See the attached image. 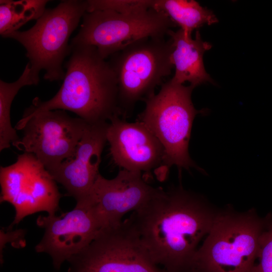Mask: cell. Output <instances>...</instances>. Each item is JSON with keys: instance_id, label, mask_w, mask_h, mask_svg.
I'll list each match as a JSON object with an SVG mask.
<instances>
[{"instance_id": "cell-1", "label": "cell", "mask_w": 272, "mask_h": 272, "mask_svg": "<svg viewBox=\"0 0 272 272\" xmlns=\"http://www.w3.org/2000/svg\"><path fill=\"white\" fill-rule=\"evenodd\" d=\"M218 211L179 185L162 188L129 219L155 264L167 272H190L197 247Z\"/></svg>"}, {"instance_id": "cell-2", "label": "cell", "mask_w": 272, "mask_h": 272, "mask_svg": "<svg viewBox=\"0 0 272 272\" xmlns=\"http://www.w3.org/2000/svg\"><path fill=\"white\" fill-rule=\"evenodd\" d=\"M62 84L49 100L38 98L25 111L15 128L22 130L33 116L46 111L68 110L88 124L109 121L122 115L115 74L108 60L93 46H71Z\"/></svg>"}, {"instance_id": "cell-3", "label": "cell", "mask_w": 272, "mask_h": 272, "mask_svg": "<svg viewBox=\"0 0 272 272\" xmlns=\"http://www.w3.org/2000/svg\"><path fill=\"white\" fill-rule=\"evenodd\" d=\"M271 223V214L262 217L254 209L219 210L190 272H253L263 236Z\"/></svg>"}, {"instance_id": "cell-4", "label": "cell", "mask_w": 272, "mask_h": 272, "mask_svg": "<svg viewBox=\"0 0 272 272\" xmlns=\"http://www.w3.org/2000/svg\"><path fill=\"white\" fill-rule=\"evenodd\" d=\"M194 87L184 86L172 79L161 85L160 91L145 101L146 106L139 115L157 137L165 150L159 177H166L170 168L199 169L190 158L188 145L195 116L201 111L194 108L191 93Z\"/></svg>"}, {"instance_id": "cell-5", "label": "cell", "mask_w": 272, "mask_h": 272, "mask_svg": "<svg viewBox=\"0 0 272 272\" xmlns=\"http://www.w3.org/2000/svg\"><path fill=\"white\" fill-rule=\"evenodd\" d=\"M87 9V1H62L54 8L46 9L29 30L14 31L4 38L13 39L25 47L34 75L39 76L44 70L46 80H63L62 63L71 52L70 37Z\"/></svg>"}, {"instance_id": "cell-6", "label": "cell", "mask_w": 272, "mask_h": 272, "mask_svg": "<svg viewBox=\"0 0 272 272\" xmlns=\"http://www.w3.org/2000/svg\"><path fill=\"white\" fill-rule=\"evenodd\" d=\"M172 39L150 37L139 40L109 57L117 78L119 107L126 115L139 101L155 94L171 74Z\"/></svg>"}, {"instance_id": "cell-7", "label": "cell", "mask_w": 272, "mask_h": 272, "mask_svg": "<svg viewBox=\"0 0 272 272\" xmlns=\"http://www.w3.org/2000/svg\"><path fill=\"white\" fill-rule=\"evenodd\" d=\"M176 25L164 13L154 9L138 14L108 11L86 12L71 46L96 47L105 59L132 43L150 37H165Z\"/></svg>"}, {"instance_id": "cell-8", "label": "cell", "mask_w": 272, "mask_h": 272, "mask_svg": "<svg viewBox=\"0 0 272 272\" xmlns=\"http://www.w3.org/2000/svg\"><path fill=\"white\" fill-rule=\"evenodd\" d=\"M69 262V272H167L153 261L129 218L101 229Z\"/></svg>"}, {"instance_id": "cell-9", "label": "cell", "mask_w": 272, "mask_h": 272, "mask_svg": "<svg viewBox=\"0 0 272 272\" xmlns=\"http://www.w3.org/2000/svg\"><path fill=\"white\" fill-rule=\"evenodd\" d=\"M1 202H8L15 211L12 229L27 216L40 212L53 216L61 197L56 182L32 153L24 152L17 161L0 168Z\"/></svg>"}, {"instance_id": "cell-10", "label": "cell", "mask_w": 272, "mask_h": 272, "mask_svg": "<svg viewBox=\"0 0 272 272\" xmlns=\"http://www.w3.org/2000/svg\"><path fill=\"white\" fill-rule=\"evenodd\" d=\"M88 124L65 110L44 111L26 122L23 136L13 146L34 155L49 172L73 158Z\"/></svg>"}, {"instance_id": "cell-11", "label": "cell", "mask_w": 272, "mask_h": 272, "mask_svg": "<svg viewBox=\"0 0 272 272\" xmlns=\"http://www.w3.org/2000/svg\"><path fill=\"white\" fill-rule=\"evenodd\" d=\"M36 222L44 233L35 249L48 254L56 269L82 252L102 229L86 200L60 216H40Z\"/></svg>"}, {"instance_id": "cell-12", "label": "cell", "mask_w": 272, "mask_h": 272, "mask_svg": "<svg viewBox=\"0 0 272 272\" xmlns=\"http://www.w3.org/2000/svg\"><path fill=\"white\" fill-rule=\"evenodd\" d=\"M162 189L146 182L141 172L121 169L108 179L99 174L86 200L102 229L116 226L129 212H134Z\"/></svg>"}, {"instance_id": "cell-13", "label": "cell", "mask_w": 272, "mask_h": 272, "mask_svg": "<svg viewBox=\"0 0 272 272\" xmlns=\"http://www.w3.org/2000/svg\"><path fill=\"white\" fill-rule=\"evenodd\" d=\"M107 141L112 158L117 166L129 171L150 173L161 169L164 149L142 122H127L113 117L109 122Z\"/></svg>"}, {"instance_id": "cell-14", "label": "cell", "mask_w": 272, "mask_h": 272, "mask_svg": "<svg viewBox=\"0 0 272 272\" xmlns=\"http://www.w3.org/2000/svg\"><path fill=\"white\" fill-rule=\"evenodd\" d=\"M108 125L109 122L89 124L73 158L49 171L77 202L87 198L100 174L101 156L107 142Z\"/></svg>"}, {"instance_id": "cell-15", "label": "cell", "mask_w": 272, "mask_h": 272, "mask_svg": "<svg viewBox=\"0 0 272 272\" xmlns=\"http://www.w3.org/2000/svg\"><path fill=\"white\" fill-rule=\"evenodd\" d=\"M167 35L172 39L174 46L171 60L175 70L171 79L180 84L188 82L194 88L207 82H213L203 61L204 53L212 45L202 40L199 32L196 31L194 39L181 29L176 32L170 30Z\"/></svg>"}, {"instance_id": "cell-16", "label": "cell", "mask_w": 272, "mask_h": 272, "mask_svg": "<svg viewBox=\"0 0 272 272\" xmlns=\"http://www.w3.org/2000/svg\"><path fill=\"white\" fill-rule=\"evenodd\" d=\"M153 9L165 14L188 35L205 24L218 22L212 11L193 0H154Z\"/></svg>"}, {"instance_id": "cell-17", "label": "cell", "mask_w": 272, "mask_h": 272, "mask_svg": "<svg viewBox=\"0 0 272 272\" xmlns=\"http://www.w3.org/2000/svg\"><path fill=\"white\" fill-rule=\"evenodd\" d=\"M39 77L32 72L28 62L19 79L14 82L8 83L0 80V151L10 147L20 138L15 128L12 126L10 117L11 106L13 100L22 87L37 85Z\"/></svg>"}, {"instance_id": "cell-18", "label": "cell", "mask_w": 272, "mask_h": 272, "mask_svg": "<svg viewBox=\"0 0 272 272\" xmlns=\"http://www.w3.org/2000/svg\"><path fill=\"white\" fill-rule=\"evenodd\" d=\"M48 1L1 0L0 34L3 37L18 31L30 20L40 18L43 14Z\"/></svg>"}, {"instance_id": "cell-19", "label": "cell", "mask_w": 272, "mask_h": 272, "mask_svg": "<svg viewBox=\"0 0 272 272\" xmlns=\"http://www.w3.org/2000/svg\"><path fill=\"white\" fill-rule=\"evenodd\" d=\"M87 12L111 11L122 14H133L153 9L154 0H88Z\"/></svg>"}, {"instance_id": "cell-20", "label": "cell", "mask_w": 272, "mask_h": 272, "mask_svg": "<svg viewBox=\"0 0 272 272\" xmlns=\"http://www.w3.org/2000/svg\"><path fill=\"white\" fill-rule=\"evenodd\" d=\"M253 272H272V223L264 233Z\"/></svg>"}]
</instances>
